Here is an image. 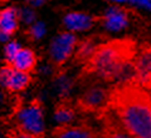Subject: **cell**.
Here are the masks:
<instances>
[{"instance_id":"6da1fadb","label":"cell","mask_w":151,"mask_h":138,"mask_svg":"<svg viewBox=\"0 0 151 138\" xmlns=\"http://www.w3.org/2000/svg\"><path fill=\"white\" fill-rule=\"evenodd\" d=\"M137 54V44L131 38L111 39L100 43L83 64L77 79L81 82L102 80L106 83L131 79L132 61Z\"/></svg>"},{"instance_id":"7a4b0ae2","label":"cell","mask_w":151,"mask_h":138,"mask_svg":"<svg viewBox=\"0 0 151 138\" xmlns=\"http://www.w3.org/2000/svg\"><path fill=\"white\" fill-rule=\"evenodd\" d=\"M110 108L134 138H151V94L132 79L111 85Z\"/></svg>"},{"instance_id":"3957f363","label":"cell","mask_w":151,"mask_h":138,"mask_svg":"<svg viewBox=\"0 0 151 138\" xmlns=\"http://www.w3.org/2000/svg\"><path fill=\"white\" fill-rule=\"evenodd\" d=\"M110 93L111 87H102L98 84V80H93V83L84 87L82 93L76 99V109L82 114H94L98 119L105 113L111 111Z\"/></svg>"},{"instance_id":"277c9868","label":"cell","mask_w":151,"mask_h":138,"mask_svg":"<svg viewBox=\"0 0 151 138\" xmlns=\"http://www.w3.org/2000/svg\"><path fill=\"white\" fill-rule=\"evenodd\" d=\"M13 119L15 123L14 127L23 134L29 138H47L43 121V103L39 98H33L27 106H23Z\"/></svg>"},{"instance_id":"5b68a950","label":"cell","mask_w":151,"mask_h":138,"mask_svg":"<svg viewBox=\"0 0 151 138\" xmlns=\"http://www.w3.org/2000/svg\"><path fill=\"white\" fill-rule=\"evenodd\" d=\"M78 38L70 30L59 31L52 39L49 44V63L53 68L54 77H59L62 74L63 65L70 56L74 54L78 45Z\"/></svg>"},{"instance_id":"8992f818","label":"cell","mask_w":151,"mask_h":138,"mask_svg":"<svg viewBox=\"0 0 151 138\" xmlns=\"http://www.w3.org/2000/svg\"><path fill=\"white\" fill-rule=\"evenodd\" d=\"M1 84L4 90L8 94H17L25 90L32 83V75L30 73L22 72L10 64V61L4 59L1 66Z\"/></svg>"},{"instance_id":"52a82bcc","label":"cell","mask_w":151,"mask_h":138,"mask_svg":"<svg viewBox=\"0 0 151 138\" xmlns=\"http://www.w3.org/2000/svg\"><path fill=\"white\" fill-rule=\"evenodd\" d=\"M132 80L142 85L146 89H151V44L140 45L134 61H132Z\"/></svg>"},{"instance_id":"ba28073f","label":"cell","mask_w":151,"mask_h":138,"mask_svg":"<svg viewBox=\"0 0 151 138\" xmlns=\"http://www.w3.org/2000/svg\"><path fill=\"white\" fill-rule=\"evenodd\" d=\"M98 23L107 30L120 31L129 25L130 10L119 4H113L106 9L101 16H98Z\"/></svg>"},{"instance_id":"9c48e42d","label":"cell","mask_w":151,"mask_h":138,"mask_svg":"<svg viewBox=\"0 0 151 138\" xmlns=\"http://www.w3.org/2000/svg\"><path fill=\"white\" fill-rule=\"evenodd\" d=\"M50 138H101V132L88 123L59 124L50 132Z\"/></svg>"},{"instance_id":"30bf717a","label":"cell","mask_w":151,"mask_h":138,"mask_svg":"<svg viewBox=\"0 0 151 138\" xmlns=\"http://www.w3.org/2000/svg\"><path fill=\"white\" fill-rule=\"evenodd\" d=\"M98 23V16H93L84 11H69L63 16V25L73 33L87 31Z\"/></svg>"},{"instance_id":"8fae6325","label":"cell","mask_w":151,"mask_h":138,"mask_svg":"<svg viewBox=\"0 0 151 138\" xmlns=\"http://www.w3.org/2000/svg\"><path fill=\"white\" fill-rule=\"evenodd\" d=\"M98 119L101 121V138H134L126 128L122 126L116 114H112L111 111L105 113Z\"/></svg>"},{"instance_id":"7c38bea8","label":"cell","mask_w":151,"mask_h":138,"mask_svg":"<svg viewBox=\"0 0 151 138\" xmlns=\"http://www.w3.org/2000/svg\"><path fill=\"white\" fill-rule=\"evenodd\" d=\"M19 11L15 6H5L0 11V35L1 40L6 43L10 36L14 35L19 29Z\"/></svg>"},{"instance_id":"4fadbf2b","label":"cell","mask_w":151,"mask_h":138,"mask_svg":"<svg viewBox=\"0 0 151 138\" xmlns=\"http://www.w3.org/2000/svg\"><path fill=\"white\" fill-rule=\"evenodd\" d=\"M102 43V36L101 35H91L86 36L78 41L77 49H76L73 54V63L74 64H84L88 60V58L93 53V50L96 49V46Z\"/></svg>"},{"instance_id":"5bb4252c","label":"cell","mask_w":151,"mask_h":138,"mask_svg":"<svg viewBox=\"0 0 151 138\" xmlns=\"http://www.w3.org/2000/svg\"><path fill=\"white\" fill-rule=\"evenodd\" d=\"M10 64L18 70L32 74L35 72V68L38 64V56L33 49L23 46V48L19 49V51L13 58V60H10Z\"/></svg>"},{"instance_id":"9a60e30c","label":"cell","mask_w":151,"mask_h":138,"mask_svg":"<svg viewBox=\"0 0 151 138\" xmlns=\"http://www.w3.org/2000/svg\"><path fill=\"white\" fill-rule=\"evenodd\" d=\"M76 106L68 97H62L54 106V119L58 124H69L76 119Z\"/></svg>"},{"instance_id":"2e32d148","label":"cell","mask_w":151,"mask_h":138,"mask_svg":"<svg viewBox=\"0 0 151 138\" xmlns=\"http://www.w3.org/2000/svg\"><path fill=\"white\" fill-rule=\"evenodd\" d=\"M44 34H45V25L42 21H34L25 30V35L30 41H37L42 39Z\"/></svg>"},{"instance_id":"e0dca14e","label":"cell","mask_w":151,"mask_h":138,"mask_svg":"<svg viewBox=\"0 0 151 138\" xmlns=\"http://www.w3.org/2000/svg\"><path fill=\"white\" fill-rule=\"evenodd\" d=\"M18 11H19V19H20V23L25 24L27 26H29L34 21H37V14L34 11V8L24 4L23 6L18 8Z\"/></svg>"},{"instance_id":"ac0fdd59","label":"cell","mask_w":151,"mask_h":138,"mask_svg":"<svg viewBox=\"0 0 151 138\" xmlns=\"http://www.w3.org/2000/svg\"><path fill=\"white\" fill-rule=\"evenodd\" d=\"M22 46L19 45V43L15 41V40H9L5 43V45H4V59L10 61L13 60V58L17 55V53L19 51Z\"/></svg>"},{"instance_id":"d6986e66","label":"cell","mask_w":151,"mask_h":138,"mask_svg":"<svg viewBox=\"0 0 151 138\" xmlns=\"http://www.w3.org/2000/svg\"><path fill=\"white\" fill-rule=\"evenodd\" d=\"M127 3L134 6H139L141 9L151 11V0H127Z\"/></svg>"},{"instance_id":"ffe728a7","label":"cell","mask_w":151,"mask_h":138,"mask_svg":"<svg viewBox=\"0 0 151 138\" xmlns=\"http://www.w3.org/2000/svg\"><path fill=\"white\" fill-rule=\"evenodd\" d=\"M5 138H29V137L23 134L22 132H19L15 127H10L5 132Z\"/></svg>"},{"instance_id":"44dd1931","label":"cell","mask_w":151,"mask_h":138,"mask_svg":"<svg viewBox=\"0 0 151 138\" xmlns=\"http://www.w3.org/2000/svg\"><path fill=\"white\" fill-rule=\"evenodd\" d=\"M47 1H48V0H24V3L27 4V5H29V6L34 8V9L43 6Z\"/></svg>"},{"instance_id":"7402d4cb","label":"cell","mask_w":151,"mask_h":138,"mask_svg":"<svg viewBox=\"0 0 151 138\" xmlns=\"http://www.w3.org/2000/svg\"><path fill=\"white\" fill-rule=\"evenodd\" d=\"M107 1H110L112 4H119V5H121V4H126L127 0H107Z\"/></svg>"},{"instance_id":"603a6c76","label":"cell","mask_w":151,"mask_h":138,"mask_svg":"<svg viewBox=\"0 0 151 138\" xmlns=\"http://www.w3.org/2000/svg\"><path fill=\"white\" fill-rule=\"evenodd\" d=\"M6 1H10V0H1V3H6Z\"/></svg>"}]
</instances>
